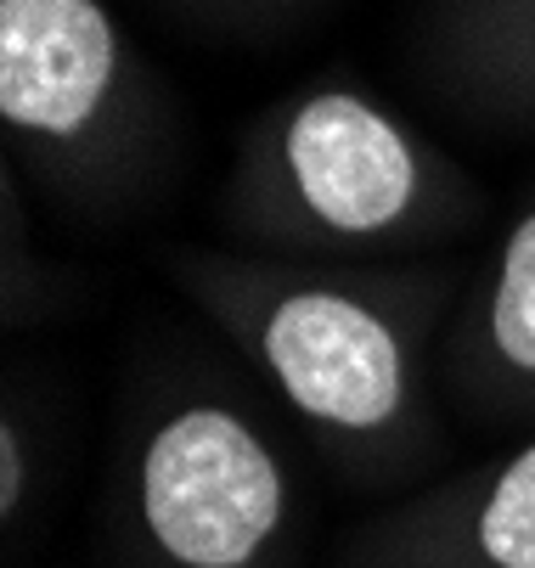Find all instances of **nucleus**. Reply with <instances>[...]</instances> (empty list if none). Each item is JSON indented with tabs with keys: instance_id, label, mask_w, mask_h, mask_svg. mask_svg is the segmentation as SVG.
Masks as SVG:
<instances>
[{
	"instance_id": "obj_1",
	"label": "nucleus",
	"mask_w": 535,
	"mask_h": 568,
	"mask_svg": "<svg viewBox=\"0 0 535 568\" xmlns=\"http://www.w3.org/2000/svg\"><path fill=\"white\" fill-rule=\"evenodd\" d=\"M175 276L339 473L377 484L434 456V377L451 321L440 271L198 248Z\"/></svg>"
},
{
	"instance_id": "obj_2",
	"label": "nucleus",
	"mask_w": 535,
	"mask_h": 568,
	"mask_svg": "<svg viewBox=\"0 0 535 568\" xmlns=\"http://www.w3.org/2000/svg\"><path fill=\"white\" fill-rule=\"evenodd\" d=\"M480 209L474 175L350 73L265 102L220 186V225L249 254L327 265H406L456 242Z\"/></svg>"
},
{
	"instance_id": "obj_3",
	"label": "nucleus",
	"mask_w": 535,
	"mask_h": 568,
	"mask_svg": "<svg viewBox=\"0 0 535 568\" xmlns=\"http://www.w3.org/2000/svg\"><path fill=\"white\" fill-rule=\"evenodd\" d=\"M7 164L62 214L135 220L181 164V108L108 0H0Z\"/></svg>"
},
{
	"instance_id": "obj_4",
	"label": "nucleus",
	"mask_w": 535,
	"mask_h": 568,
	"mask_svg": "<svg viewBox=\"0 0 535 568\" xmlns=\"http://www.w3.org/2000/svg\"><path fill=\"white\" fill-rule=\"evenodd\" d=\"M299 478L249 399L209 377L159 383L113 462V568H299Z\"/></svg>"
},
{
	"instance_id": "obj_5",
	"label": "nucleus",
	"mask_w": 535,
	"mask_h": 568,
	"mask_svg": "<svg viewBox=\"0 0 535 568\" xmlns=\"http://www.w3.org/2000/svg\"><path fill=\"white\" fill-rule=\"evenodd\" d=\"M344 568H535V439L395 501L344 546Z\"/></svg>"
},
{
	"instance_id": "obj_6",
	"label": "nucleus",
	"mask_w": 535,
	"mask_h": 568,
	"mask_svg": "<svg viewBox=\"0 0 535 568\" xmlns=\"http://www.w3.org/2000/svg\"><path fill=\"white\" fill-rule=\"evenodd\" d=\"M440 383L468 423H535V192L518 203L474 287L451 304Z\"/></svg>"
},
{
	"instance_id": "obj_7",
	"label": "nucleus",
	"mask_w": 535,
	"mask_h": 568,
	"mask_svg": "<svg viewBox=\"0 0 535 568\" xmlns=\"http://www.w3.org/2000/svg\"><path fill=\"white\" fill-rule=\"evenodd\" d=\"M412 68L463 119L535 130V0H417Z\"/></svg>"
},
{
	"instance_id": "obj_8",
	"label": "nucleus",
	"mask_w": 535,
	"mask_h": 568,
	"mask_svg": "<svg viewBox=\"0 0 535 568\" xmlns=\"http://www.w3.org/2000/svg\"><path fill=\"white\" fill-rule=\"evenodd\" d=\"M29 484H34V456H29V423L18 417V405L7 399L0 412V524L18 535L29 513Z\"/></svg>"
},
{
	"instance_id": "obj_9",
	"label": "nucleus",
	"mask_w": 535,
	"mask_h": 568,
	"mask_svg": "<svg viewBox=\"0 0 535 568\" xmlns=\"http://www.w3.org/2000/svg\"><path fill=\"white\" fill-rule=\"evenodd\" d=\"M175 7L220 29H265V23H287L299 12H311L316 0H175Z\"/></svg>"
}]
</instances>
